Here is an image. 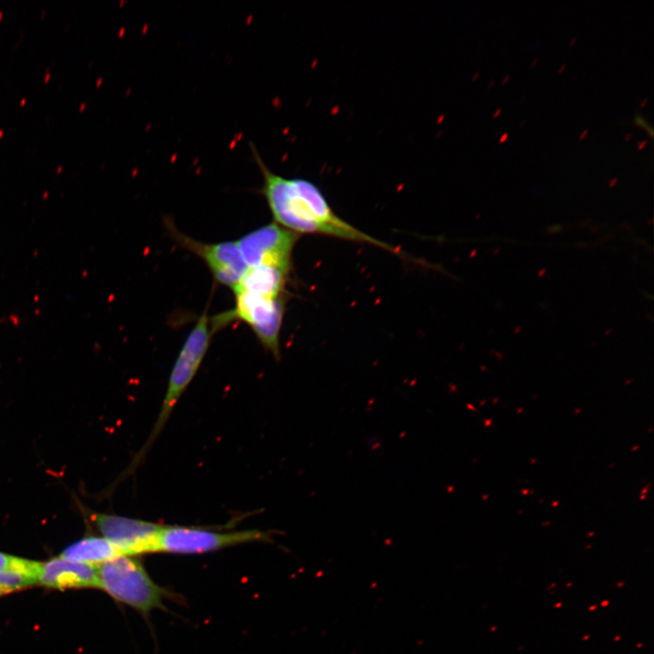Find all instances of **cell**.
<instances>
[{
  "label": "cell",
  "mask_w": 654,
  "mask_h": 654,
  "mask_svg": "<svg viewBox=\"0 0 654 654\" xmlns=\"http://www.w3.org/2000/svg\"><path fill=\"white\" fill-rule=\"evenodd\" d=\"M291 272L290 270L272 266L248 267L232 290L287 301V285Z\"/></svg>",
  "instance_id": "10"
},
{
  "label": "cell",
  "mask_w": 654,
  "mask_h": 654,
  "mask_svg": "<svg viewBox=\"0 0 654 654\" xmlns=\"http://www.w3.org/2000/svg\"><path fill=\"white\" fill-rule=\"evenodd\" d=\"M634 122L636 125L644 128L651 138L653 137V127L651 124H649V122L646 121V119L641 114H635Z\"/></svg>",
  "instance_id": "14"
},
{
  "label": "cell",
  "mask_w": 654,
  "mask_h": 654,
  "mask_svg": "<svg viewBox=\"0 0 654 654\" xmlns=\"http://www.w3.org/2000/svg\"><path fill=\"white\" fill-rule=\"evenodd\" d=\"M270 533L258 530L215 531L203 528L163 526L155 552L201 554L253 541H270Z\"/></svg>",
  "instance_id": "5"
},
{
  "label": "cell",
  "mask_w": 654,
  "mask_h": 654,
  "mask_svg": "<svg viewBox=\"0 0 654 654\" xmlns=\"http://www.w3.org/2000/svg\"><path fill=\"white\" fill-rule=\"evenodd\" d=\"M508 137H509L508 132H504V133L501 134V135L500 136L499 142H500V143H503L504 141L507 140Z\"/></svg>",
  "instance_id": "15"
},
{
  "label": "cell",
  "mask_w": 654,
  "mask_h": 654,
  "mask_svg": "<svg viewBox=\"0 0 654 654\" xmlns=\"http://www.w3.org/2000/svg\"><path fill=\"white\" fill-rule=\"evenodd\" d=\"M566 65H567V64H566V63H563V64L559 67L558 73H561V72L565 69Z\"/></svg>",
  "instance_id": "23"
},
{
  "label": "cell",
  "mask_w": 654,
  "mask_h": 654,
  "mask_svg": "<svg viewBox=\"0 0 654 654\" xmlns=\"http://www.w3.org/2000/svg\"><path fill=\"white\" fill-rule=\"evenodd\" d=\"M538 61H539V58H538V57H535V58L532 60V62L530 63V66H531V67L534 66V65L537 64Z\"/></svg>",
  "instance_id": "25"
},
{
  "label": "cell",
  "mask_w": 654,
  "mask_h": 654,
  "mask_svg": "<svg viewBox=\"0 0 654 654\" xmlns=\"http://www.w3.org/2000/svg\"><path fill=\"white\" fill-rule=\"evenodd\" d=\"M495 80L492 78L487 83V88H491L494 85Z\"/></svg>",
  "instance_id": "21"
},
{
  "label": "cell",
  "mask_w": 654,
  "mask_h": 654,
  "mask_svg": "<svg viewBox=\"0 0 654 654\" xmlns=\"http://www.w3.org/2000/svg\"><path fill=\"white\" fill-rule=\"evenodd\" d=\"M301 235L274 222L236 241L247 267L272 266L292 270V253Z\"/></svg>",
  "instance_id": "6"
},
{
  "label": "cell",
  "mask_w": 654,
  "mask_h": 654,
  "mask_svg": "<svg viewBox=\"0 0 654 654\" xmlns=\"http://www.w3.org/2000/svg\"><path fill=\"white\" fill-rule=\"evenodd\" d=\"M525 99V95H522L520 99V103H521Z\"/></svg>",
  "instance_id": "28"
},
{
  "label": "cell",
  "mask_w": 654,
  "mask_h": 654,
  "mask_svg": "<svg viewBox=\"0 0 654 654\" xmlns=\"http://www.w3.org/2000/svg\"><path fill=\"white\" fill-rule=\"evenodd\" d=\"M41 563L0 552V571H18L37 579Z\"/></svg>",
  "instance_id": "12"
},
{
  "label": "cell",
  "mask_w": 654,
  "mask_h": 654,
  "mask_svg": "<svg viewBox=\"0 0 654 654\" xmlns=\"http://www.w3.org/2000/svg\"><path fill=\"white\" fill-rule=\"evenodd\" d=\"M638 148L642 149L647 144V140L638 141Z\"/></svg>",
  "instance_id": "16"
},
{
  "label": "cell",
  "mask_w": 654,
  "mask_h": 654,
  "mask_svg": "<svg viewBox=\"0 0 654 654\" xmlns=\"http://www.w3.org/2000/svg\"><path fill=\"white\" fill-rule=\"evenodd\" d=\"M119 555L122 554L104 537H87L66 547L60 557L99 566Z\"/></svg>",
  "instance_id": "11"
},
{
  "label": "cell",
  "mask_w": 654,
  "mask_h": 654,
  "mask_svg": "<svg viewBox=\"0 0 654 654\" xmlns=\"http://www.w3.org/2000/svg\"><path fill=\"white\" fill-rule=\"evenodd\" d=\"M92 520L122 555L154 553L163 525L127 517L94 513Z\"/></svg>",
  "instance_id": "8"
},
{
  "label": "cell",
  "mask_w": 654,
  "mask_h": 654,
  "mask_svg": "<svg viewBox=\"0 0 654 654\" xmlns=\"http://www.w3.org/2000/svg\"><path fill=\"white\" fill-rule=\"evenodd\" d=\"M254 161L263 176L261 193L273 222L301 234H318L356 243L374 245L401 258V250L353 226L332 208L321 188L301 177H286L272 172L252 145Z\"/></svg>",
  "instance_id": "1"
},
{
  "label": "cell",
  "mask_w": 654,
  "mask_h": 654,
  "mask_svg": "<svg viewBox=\"0 0 654 654\" xmlns=\"http://www.w3.org/2000/svg\"><path fill=\"white\" fill-rule=\"evenodd\" d=\"M37 583L56 590L100 589L98 566L62 557L41 563Z\"/></svg>",
  "instance_id": "9"
},
{
  "label": "cell",
  "mask_w": 654,
  "mask_h": 654,
  "mask_svg": "<svg viewBox=\"0 0 654 654\" xmlns=\"http://www.w3.org/2000/svg\"><path fill=\"white\" fill-rule=\"evenodd\" d=\"M510 77V74H507L502 78L501 84L507 83V82L509 81Z\"/></svg>",
  "instance_id": "20"
},
{
  "label": "cell",
  "mask_w": 654,
  "mask_h": 654,
  "mask_svg": "<svg viewBox=\"0 0 654 654\" xmlns=\"http://www.w3.org/2000/svg\"><path fill=\"white\" fill-rule=\"evenodd\" d=\"M167 227L181 246L203 261L217 283L233 289L240 282L248 267L236 241L206 243L184 235L171 224Z\"/></svg>",
  "instance_id": "7"
},
{
  "label": "cell",
  "mask_w": 654,
  "mask_h": 654,
  "mask_svg": "<svg viewBox=\"0 0 654 654\" xmlns=\"http://www.w3.org/2000/svg\"><path fill=\"white\" fill-rule=\"evenodd\" d=\"M214 332L211 318L208 317L207 310H205L187 335L175 360L158 418L152 433L136 457L138 463L161 432L180 397L194 378Z\"/></svg>",
  "instance_id": "3"
},
{
  "label": "cell",
  "mask_w": 654,
  "mask_h": 654,
  "mask_svg": "<svg viewBox=\"0 0 654 654\" xmlns=\"http://www.w3.org/2000/svg\"><path fill=\"white\" fill-rule=\"evenodd\" d=\"M100 589L116 601L148 616L164 609L168 591L156 584L144 565L133 556L119 555L98 566Z\"/></svg>",
  "instance_id": "2"
},
{
  "label": "cell",
  "mask_w": 654,
  "mask_h": 654,
  "mask_svg": "<svg viewBox=\"0 0 654 654\" xmlns=\"http://www.w3.org/2000/svg\"><path fill=\"white\" fill-rule=\"evenodd\" d=\"M588 131L589 129H584L580 134V139H583L588 134Z\"/></svg>",
  "instance_id": "19"
},
{
  "label": "cell",
  "mask_w": 654,
  "mask_h": 654,
  "mask_svg": "<svg viewBox=\"0 0 654 654\" xmlns=\"http://www.w3.org/2000/svg\"><path fill=\"white\" fill-rule=\"evenodd\" d=\"M632 137V133H627L624 135L625 140H629Z\"/></svg>",
  "instance_id": "24"
},
{
  "label": "cell",
  "mask_w": 654,
  "mask_h": 654,
  "mask_svg": "<svg viewBox=\"0 0 654 654\" xmlns=\"http://www.w3.org/2000/svg\"><path fill=\"white\" fill-rule=\"evenodd\" d=\"M478 75H479V72H476V74H474L473 78L475 79Z\"/></svg>",
  "instance_id": "29"
},
{
  "label": "cell",
  "mask_w": 654,
  "mask_h": 654,
  "mask_svg": "<svg viewBox=\"0 0 654 654\" xmlns=\"http://www.w3.org/2000/svg\"><path fill=\"white\" fill-rule=\"evenodd\" d=\"M649 98L645 97L639 101V106L643 107L648 103Z\"/></svg>",
  "instance_id": "17"
},
{
  "label": "cell",
  "mask_w": 654,
  "mask_h": 654,
  "mask_svg": "<svg viewBox=\"0 0 654 654\" xmlns=\"http://www.w3.org/2000/svg\"><path fill=\"white\" fill-rule=\"evenodd\" d=\"M525 122H526V119L521 120L519 126L521 127V126L524 124Z\"/></svg>",
  "instance_id": "27"
},
{
  "label": "cell",
  "mask_w": 654,
  "mask_h": 654,
  "mask_svg": "<svg viewBox=\"0 0 654 654\" xmlns=\"http://www.w3.org/2000/svg\"><path fill=\"white\" fill-rule=\"evenodd\" d=\"M617 181H618V178H613V179H611V180L609 181V185H610V186L614 185Z\"/></svg>",
  "instance_id": "26"
},
{
  "label": "cell",
  "mask_w": 654,
  "mask_h": 654,
  "mask_svg": "<svg viewBox=\"0 0 654 654\" xmlns=\"http://www.w3.org/2000/svg\"><path fill=\"white\" fill-rule=\"evenodd\" d=\"M233 292L235 305L232 311L211 320L214 331L231 323L233 319L242 321L252 329L263 347L278 360L281 356L280 335L287 301L243 291Z\"/></svg>",
  "instance_id": "4"
},
{
  "label": "cell",
  "mask_w": 654,
  "mask_h": 654,
  "mask_svg": "<svg viewBox=\"0 0 654 654\" xmlns=\"http://www.w3.org/2000/svg\"><path fill=\"white\" fill-rule=\"evenodd\" d=\"M576 41H577V36H573V37L570 40L569 45H570V46L573 45L576 43Z\"/></svg>",
  "instance_id": "22"
},
{
  "label": "cell",
  "mask_w": 654,
  "mask_h": 654,
  "mask_svg": "<svg viewBox=\"0 0 654 654\" xmlns=\"http://www.w3.org/2000/svg\"><path fill=\"white\" fill-rule=\"evenodd\" d=\"M501 113V107H498L493 113V118L497 117Z\"/></svg>",
  "instance_id": "18"
},
{
  "label": "cell",
  "mask_w": 654,
  "mask_h": 654,
  "mask_svg": "<svg viewBox=\"0 0 654 654\" xmlns=\"http://www.w3.org/2000/svg\"><path fill=\"white\" fill-rule=\"evenodd\" d=\"M37 583L35 577L18 571H0V597Z\"/></svg>",
  "instance_id": "13"
}]
</instances>
